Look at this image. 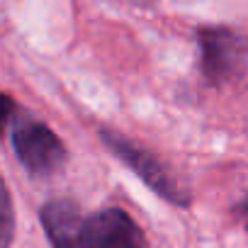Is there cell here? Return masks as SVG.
<instances>
[{"instance_id":"cell-1","label":"cell","mask_w":248,"mask_h":248,"mask_svg":"<svg viewBox=\"0 0 248 248\" xmlns=\"http://www.w3.org/2000/svg\"><path fill=\"white\" fill-rule=\"evenodd\" d=\"M15 156L34 175L56 173L66 163L63 141L42 122H22L13 137Z\"/></svg>"},{"instance_id":"cell-2","label":"cell","mask_w":248,"mask_h":248,"mask_svg":"<svg viewBox=\"0 0 248 248\" xmlns=\"http://www.w3.org/2000/svg\"><path fill=\"white\" fill-rule=\"evenodd\" d=\"M102 139H105V144L112 149V154H117L151 190H156L161 197H166V200H170V202H175V204H187L185 190L166 173V168H163L149 151L134 146L132 141H127L124 137H119V134H114V132H105Z\"/></svg>"},{"instance_id":"cell-3","label":"cell","mask_w":248,"mask_h":248,"mask_svg":"<svg viewBox=\"0 0 248 248\" xmlns=\"http://www.w3.org/2000/svg\"><path fill=\"white\" fill-rule=\"evenodd\" d=\"M76 248H144V236L127 212L102 209L85 219Z\"/></svg>"},{"instance_id":"cell-4","label":"cell","mask_w":248,"mask_h":248,"mask_svg":"<svg viewBox=\"0 0 248 248\" xmlns=\"http://www.w3.org/2000/svg\"><path fill=\"white\" fill-rule=\"evenodd\" d=\"M200 44H202V68L212 83H221L238 71L243 59V44L233 32L202 30Z\"/></svg>"},{"instance_id":"cell-5","label":"cell","mask_w":248,"mask_h":248,"mask_svg":"<svg viewBox=\"0 0 248 248\" xmlns=\"http://www.w3.org/2000/svg\"><path fill=\"white\" fill-rule=\"evenodd\" d=\"M42 221L54 248H76L83 231V214L71 200H51L42 209Z\"/></svg>"},{"instance_id":"cell-6","label":"cell","mask_w":248,"mask_h":248,"mask_svg":"<svg viewBox=\"0 0 248 248\" xmlns=\"http://www.w3.org/2000/svg\"><path fill=\"white\" fill-rule=\"evenodd\" d=\"M15 233V214H13V200L8 192L5 180L0 178V248H10Z\"/></svg>"},{"instance_id":"cell-7","label":"cell","mask_w":248,"mask_h":248,"mask_svg":"<svg viewBox=\"0 0 248 248\" xmlns=\"http://www.w3.org/2000/svg\"><path fill=\"white\" fill-rule=\"evenodd\" d=\"M13 117H15V100L5 93H0V137H3V132L8 129Z\"/></svg>"},{"instance_id":"cell-8","label":"cell","mask_w":248,"mask_h":248,"mask_svg":"<svg viewBox=\"0 0 248 248\" xmlns=\"http://www.w3.org/2000/svg\"><path fill=\"white\" fill-rule=\"evenodd\" d=\"M243 207H246V212H248V200H246V204H243Z\"/></svg>"}]
</instances>
